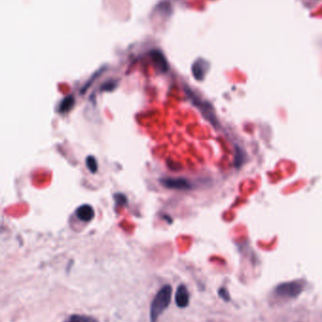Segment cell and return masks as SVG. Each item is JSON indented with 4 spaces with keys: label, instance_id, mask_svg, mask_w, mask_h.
<instances>
[{
    "label": "cell",
    "instance_id": "12",
    "mask_svg": "<svg viewBox=\"0 0 322 322\" xmlns=\"http://www.w3.org/2000/svg\"><path fill=\"white\" fill-rule=\"evenodd\" d=\"M69 322H70V321H69Z\"/></svg>",
    "mask_w": 322,
    "mask_h": 322
},
{
    "label": "cell",
    "instance_id": "5",
    "mask_svg": "<svg viewBox=\"0 0 322 322\" xmlns=\"http://www.w3.org/2000/svg\"><path fill=\"white\" fill-rule=\"evenodd\" d=\"M150 57L152 59L153 63L155 65L157 69H159L162 73H165L168 70V65H167V59L165 56L162 54L161 51L153 50L150 53Z\"/></svg>",
    "mask_w": 322,
    "mask_h": 322
},
{
    "label": "cell",
    "instance_id": "6",
    "mask_svg": "<svg viewBox=\"0 0 322 322\" xmlns=\"http://www.w3.org/2000/svg\"><path fill=\"white\" fill-rule=\"evenodd\" d=\"M76 215L83 222H90L95 217V211L91 205H84L78 207Z\"/></svg>",
    "mask_w": 322,
    "mask_h": 322
},
{
    "label": "cell",
    "instance_id": "9",
    "mask_svg": "<svg viewBox=\"0 0 322 322\" xmlns=\"http://www.w3.org/2000/svg\"><path fill=\"white\" fill-rule=\"evenodd\" d=\"M86 165H87V167H88V169H89L91 173L95 174L96 170H97V162H96V158H94V157L90 156V157L87 158V159H86Z\"/></svg>",
    "mask_w": 322,
    "mask_h": 322
},
{
    "label": "cell",
    "instance_id": "3",
    "mask_svg": "<svg viewBox=\"0 0 322 322\" xmlns=\"http://www.w3.org/2000/svg\"><path fill=\"white\" fill-rule=\"evenodd\" d=\"M175 303L179 308H186L190 303V295L187 287L180 285L175 294Z\"/></svg>",
    "mask_w": 322,
    "mask_h": 322
},
{
    "label": "cell",
    "instance_id": "7",
    "mask_svg": "<svg viewBox=\"0 0 322 322\" xmlns=\"http://www.w3.org/2000/svg\"><path fill=\"white\" fill-rule=\"evenodd\" d=\"M74 105H75V98H74L73 95H69V96H67V97H66L65 99L62 101L59 111L62 113H66V112H69L72 108L74 106Z\"/></svg>",
    "mask_w": 322,
    "mask_h": 322
},
{
    "label": "cell",
    "instance_id": "1",
    "mask_svg": "<svg viewBox=\"0 0 322 322\" xmlns=\"http://www.w3.org/2000/svg\"><path fill=\"white\" fill-rule=\"evenodd\" d=\"M173 289L170 285H166L157 292L150 305V322H157L162 314L167 310L171 303Z\"/></svg>",
    "mask_w": 322,
    "mask_h": 322
},
{
    "label": "cell",
    "instance_id": "10",
    "mask_svg": "<svg viewBox=\"0 0 322 322\" xmlns=\"http://www.w3.org/2000/svg\"><path fill=\"white\" fill-rule=\"evenodd\" d=\"M218 295L220 296L222 299H224V300H226V302H229L230 300V294L228 292V290L225 289V288H220L219 289V291H218Z\"/></svg>",
    "mask_w": 322,
    "mask_h": 322
},
{
    "label": "cell",
    "instance_id": "2",
    "mask_svg": "<svg viewBox=\"0 0 322 322\" xmlns=\"http://www.w3.org/2000/svg\"><path fill=\"white\" fill-rule=\"evenodd\" d=\"M304 290V284L301 282L294 281L287 282L280 284L276 287L275 292L280 297L285 299H293L298 297Z\"/></svg>",
    "mask_w": 322,
    "mask_h": 322
},
{
    "label": "cell",
    "instance_id": "8",
    "mask_svg": "<svg viewBox=\"0 0 322 322\" xmlns=\"http://www.w3.org/2000/svg\"><path fill=\"white\" fill-rule=\"evenodd\" d=\"M70 322H98L95 317L89 316H83V315H73L70 316Z\"/></svg>",
    "mask_w": 322,
    "mask_h": 322
},
{
    "label": "cell",
    "instance_id": "11",
    "mask_svg": "<svg viewBox=\"0 0 322 322\" xmlns=\"http://www.w3.org/2000/svg\"><path fill=\"white\" fill-rule=\"evenodd\" d=\"M115 85H116V83L113 82V81H110V82L103 84L102 90H103V91H112L115 87Z\"/></svg>",
    "mask_w": 322,
    "mask_h": 322
},
{
    "label": "cell",
    "instance_id": "4",
    "mask_svg": "<svg viewBox=\"0 0 322 322\" xmlns=\"http://www.w3.org/2000/svg\"><path fill=\"white\" fill-rule=\"evenodd\" d=\"M161 182L165 187L173 189H186L190 187L189 183L183 178H165Z\"/></svg>",
    "mask_w": 322,
    "mask_h": 322
}]
</instances>
